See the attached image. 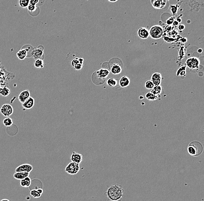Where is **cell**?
<instances>
[{
	"instance_id": "6da1fadb",
	"label": "cell",
	"mask_w": 204,
	"mask_h": 201,
	"mask_svg": "<svg viewBox=\"0 0 204 201\" xmlns=\"http://www.w3.org/2000/svg\"><path fill=\"white\" fill-rule=\"evenodd\" d=\"M124 191L121 185L116 184L107 189L105 194L109 201H121L124 195Z\"/></svg>"
},
{
	"instance_id": "7a4b0ae2",
	"label": "cell",
	"mask_w": 204,
	"mask_h": 201,
	"mask_svg": "<svg viewBox=\"0 0 204 201\" xmlns=\"http://www.w3.org/2000/svg\"><path fill=\"white\" fill-rule=\"evenodd\" d=\"M163 33H164L163 29L160 26L158 25H155L151 27L149 31L150 36L154 40H158L161 38L163 36Z\"/></svg>"
},
{
	"instance_id": "3957f363",
	"label": "cell",
	"mask_w": 204,
	"mask_h": 201,
	"mask_svg": "<svg viewBox=\"0 0 204 201\" xmlns=\"http://www.w3.org/2000/svg\"><path fill=\"white\" fill-rule=\"evenodd\" d=\"M186 67L191 70H198L200 66V61L197 57H188L185 61Z\"/></svg>"
},
{
	"instance_id": "277c9868",
	"label": "cell",
	"mask_w": 204,
	"mask_h": 201,
	"mask_svg": "<svg viewBox=\"0 0 204 201\" xmlns=\"http://www.w3.org/2000/svg\"><path fill=\"white\" fill-rule=\"evenodd\" d=\"M80 169V165L74 162H70L65 168V172L70 175H77Z\"/></svg>"
},
{
	"instance_id": "5b68a950",
	"label": "cell",
	"mask_w": 204,
	"mask_h": 201,
	"mask_svg": "<svg viewBox=\"0 0 204 201\" xmlns=\"http://www.w3.org/2000/svg\"><path fill=\"white\" fill-rule=\"evenodd\" d=\"M201 144L199 143H198V144H193V143H192L188 147V152L192 156H198L202 150V147H198V146H199Z\"/></svg>"
},
{
	"instance_id": "8992f818",
	"label": "cell",
	"mask_w": 204,
	"mask_h": 201,
	"mask_svg": "<svg viewBox=\"0 0 204 201\" xmlns=\"http://www.w3.org/2000/svg\"><path fill=\"white\" fill-rule=\"evenodd\" d=\"M1 113L5 117H9L12 115L13 109L9 104H4L0 108Z\"/></svg>"
},
{
	"instance_id": "52a82bcc",
	"label": "cell",
	"mask_w": 204,
	"mask_h": 201,
	"mask_svg": "<svg viewBox=\"0 0 204 201\" xmlns=\"http://www.w3.org/2000/svg\"><path fill=\"white\" fill-rule=\"evenodd\" d=\"M33 169V166L29 164H24L18 166L15 169V172H26L30 173Z\"/></svg>"
},
{
	"instance_id": "ba28073f",
	"label": "cell",
	"mask_w": 204,
	"mask_h": 201,
	"mask_svg": "<svg viewBox=\"0 0 204 201\" xmlns=\"http://www.w3.org/2000/svg\"><path fill=\"white\" fill-rule=\"evenodd\" d=\"M167 1L165 0H154L151 1V4L153 8L157 9H164L167 4Z\"/></svg>"
},
{
	"instance_id": "9c48e42d",
	"label": "cell",
	"mask_w": 204,
	"mask_h": 201,
	"mask_svg": "<svg viewBox=\"0 0 204 201\" xmlns=\"http://www.w3.org/2000/svg\"><path fill=\"white\" fill-rule=\"evenodd\" d=\"M110 71L107 69H100L96 71L95 74H96V76L100 78V79L102 80L103 82H105V78L109 75Z\"/></svg>"
},
{
	"instance_id": "30bf717a",
	"label": "cell",
	"mask_w": 204,
	"mask_h": 201,
	"mask_svg": "<svg viewBox=\"0 0 204 201\" xmlns=\"http://www.w3.org/2000/svg\"><path fill=\"white\" fill-rule=\"evenodd\" d=\"M30 97H31L30 91L29 90H24L19 95L18 99L21 103L23 104Z\"/></svg>"
},
{
	"instance_id": "8fae6325",
	"label": "cell",
	"mask_w": 204,
	"mask_h": 201,
	"mask_svg": "<svg viewBox=\"0 0 204 201\" xmlns=\"http://www.w3.org/2000/svg\"><path fill=\"white\" fill-rule=\"evenodd\" d=\"M82 158H83L82 155L80 153L73 152L71 155L70 159L71 162L80 165L81 162L82 161Z\"/></svg>"
},
{
	"instance_id": "7c38bea8",
	"label": "cell",
	"mask_w": 204,
	"mask_h": 201,
	"mask_svg": "<svg viewBox=\"0 0 204 201\" xmlns=\"http://www.w3.org/2000/svg\"><path fill=\"white\" fill-rule=\"evenodd\" d=\"M161 80H162V75L161 74L159 73H155L151 76V81L154 84V86L160 85Z\"/></svg>"
},
{
	"instance_id": "4fadbf2b",
	"label": "cell",
	"mask_w": 204,
	"mask_h": 201,
	"mask_svg": "<svg viewBox=\"0 0 204 201\" xmlns=\"http://www.w3.org/2000/svg\"><path fill=\"white\" fill-rule=\"evenodd\" d=\"M34 103H35L34 99L32 97H30L24 103L22 104V106L26 110H30L34 107Z\"/></svg>"
},
{
	"instance_id": "5bb4252c",
	"label": "cell",
	"mask_w": 204,
	"mask_h": 201,
	"mask_svg": "<svg viewBox=\"0 0 204 201\" xmlns=\"http://www.w3.org/2000/svg\"><path fill=\"white\" fill-rule=\"evenodd\" d=\"M138 36L142 39H147L150 34H149V31L145 27H140L137 31Z\"/></svg>"
},
{
	"instance_id": "9a60e30c",
	"label": "cell",
	"mask_w": 204,
	"mask_h": 201,
	"mask_svg": "<svg viewBox=\"0 0 204 201\" xmlns=\"http://www.w3.org/2000/svg\"><path fill=\"white\" fill-rule=\"evenodd\" d=\"M43 54V47H42L41 48V47H39L38 48L34 49V50L33 51V57L36 59H40V58L42 57V56Z\"/></svg>"
},
{
	"instance_id": "2e32d148",
	"label": "cell",
	"mask_w": 204,
	"mask_h": 201,
	"mask_svg": "<svg viewBox=\"0 0 204 201\" xmlns=\"http://www.w3.org/2000/svg\"><path fill=\"white\" fill-rule=\"evenodd\" d=\"M30 173H26V172H15L13 176L14 177V178H15L16 180H22L23 179H24L25 178L29 176Z\"/></svg>"
},
{
	"instance_id": "e0dca14e",
	"label": "cell",
	"mask_w": 204,
	"mask_h": 201,
	"mask_svg": "<svg viewBox=\"0 0 204 201\" xmlns=\"http://www.w3.org/2000/svg\"><path fill=\"white\" fill-rule=\"evenodd\" d=\"M43 193V189H32L30 192V194L34 198H39L41 197Z\"/></svg>"
},
{
	"instance_id": "ac0fdd59",
	"label": "cell",
	"mask_w": 204,
	"mask_h": 201,
	"mask_svg": "<svg viewBox=\"0 0 204 201\" xmlns=\"http://www.w3.org/2000/svg\"><path fill=\"white\" fill-rule=\"evenodd\" d=\"M31 178L29 177H27L25 178L24 179L20 180V184L21 187H22L23 188L30 187V186L31 185Z\"/></svg>"
},
{
	"instance_id": "d6986e66",
	"label": "cell",
	"mask_w": 204,
	"mask_h": 201,
	"mask_svg": "<svg viewBox=\"0 0 204 201\" xmlns=\"http://www.w3.org/2000/svg\"><path fill=\"white\" fill-rule=\"evenodd\" d=\"M130 84V80L126 76H123L119 80V85L122 88H126Z\"/></svg>"
},
{
	"instance_id": "ffe728a7",
	"label": "cell",
	"mask_w": 204,
	"mask_h": 201,
	"mask_svg": "<svg viewBox=\"0 0 204 201\" xmlns=\"http://www.w3.org/2000/svg\"><path fill=\"white\" fill-rule=\"evenodd\" d=\"M111 71L114 75H117L122 71V68L118 64H114L111 67Z\"/></svg>"
},
{
	"instance_id": "44dd1931",
	"label": "cell",
	"mask_w": 204,
	"mask_h": 201,
	"mask_svg": "<svg viewBox=\"0 0 204 201\" xmlns=\"http://www.w3.org/2000/svg\"><path fill=\"white\" fill-rule=\"evenodd\" d=\"M17 57L20 61H23L27 57V51L26 49H20L16 54Z\"/></svg>"
},
{
	"instance_id": "7402d4cb",
	"label": "cell",
	"mask_w": 204,
	"mask_h": 201,
	"mask_svg": "<svg viewBox=\"0 0 204 201\" xmlns=\"http://www.w3.org/2000/svg\"><path fill=\"white\" fill-rule=\"evenodd\" d=\"M162 91V88L161 86H154V88L152 89L151 92L153 93L154 95H155L157 97H158V98H159V96H160V95H161Z\"/></svg>"
},
{
	"instance_id": "603a6c76",
	"label": "cell",
	"mask_w": 204,
	"mask_h": 201,
	"mask_svg": "<svg viewBox=\"0 0 204 201\" xmlns=\"http://www.w3.org/2000/svg\"><path fill=\"white\" fill-rule=\"evenodd\" d=\"M11 93V91L9 89V88H8V87H4L3 88H2L1 90H0V95L2 96H4V97H6L8 96L9 94Z\"/></svg>"
},
{
	"instance_id": "cb8c5ba5",
	"label": "cell",
	"mask_w": 204,
	"mask_h": 201,
	"mask_svg": "<svg viewBox=\"0 0 204 201\" xmlns=\"http://www.w3.org/2000/svg\"><path fill=\"white\" fill-rule=\"evenodd\" d=\"M3 124L6 127H10L13 125V120L10 117H6L3 120Z\"/></svg>"
},
{
	"instance_id": "d4e9b609",
	"label": "cell",
	"mask_w": 204,
	"mask_h": 201,
	"mask_svg": "<svg viewBox=\"0 0 204 201\" xmlns=\"http://www.w3.org/2000/svg\"><path fill=\"white\" fill-rule=\"evenodd\" d=\"M107 83L108 85L110 86V87L114 88L117 85V81L114 78H110L107 81Z\"/></svg>"
},
{
	"instance_id": "484cf974",
	"label": "cell",
	"mask_w": 204,
	"mask_h": 201,
	"mask_svg": "<svg viewBox=\"0 0 204 201\" xmlns=\"http://www.w3.org/2000/svg\"><path fill=\"white\" fill-rule=\"evenodd\" d=\"M145 97L148 99V100H150V101H154V100H157V99H158V97H157L155 95H154L153 93H151V92H148L145 95Z\"/></svg>"
},
{
	"instance_id": "4316f807",
	"label": "cell",
	"mask_w": 204,
	"mask_h": 201,
	"mask_svg": "<svg viewBox=\"0 0 204 201\" xmlns=\"http://www.w3.org/2000/svg\"><path fill=\"white\" fill-rule=\"evenodd\" d=\"M34 67L37 68H43V61L42 59H37L34 62Z\"/></svg>"
},
{
	"instance_id": "83f0119b",
	"label": "cell",
	"mask_w": 204,
	"mask_h": 201,
	"mask_svg": "<svg viewBox=\"0 0 204 201\" xmlns=\"http://www.w3.org/2000/svg\"><path fill=\"white\" fill-rule=\"evenodd\" d=\"M29 0H20L19 1V4L20 6L22 8H27V6L29 5Z\"/></svg>"
},
{
	"instance_id": "f1b7e54d",
	"label": "cell",
	"mask_w": 204,
	"mask_h": 201,
	"mask_svg": "<svg viewBox=\"0 0 204 201\" xmlns=\"http://www.w3.org/2000/svg\"><path fill=\"white\" fill-rule=\"evenodd\" d=\"M145 86L147 89H153L154 88V85L151 80H148L146 82Z\"/></svg>"
},
{
	"instance_id": "f546056e",
	"label": "cell",
	"mask_w": 204,
	"mask_h": 201,
	"mask_svg": "<svg viewBox=\"0 0 204 201\" xmlns=\"http://www.w3.org/2000/svg\"><path fill=\"white\" fill-rule=\"evenodd\" d=\"M36 8H37V7L36 5H33L30 4H29V6H27V10H28V11H29L30 12H33L35 11L36 10Z\"/></svg>"
},
{
	"instance_id": "4dcf8cb0",
	"label": "cell",
	"mask_w": 204,
	"mask_h": 201,
	"mask_svg": "<svg viewBox=\"0 0 204 201\" xmlns=\"http://www.w3.org/2000/svg\"><path fill=\"white\" fill-rule=\"evenodd\" d=\"M170 9H171V12H172L173 15H176V13L177 11H178V6L177 5H171V6H170Z\"/></svg>"
},
{
	"instance_id": "1f68e13d",
	"label": "cell",
	"mask_w": 204,
	"mask_h": 201,
	"mask_svg": "<svg viewBox=\"0 0 204 201\" xmlns=\"http://www.w3.org/2000/svg\"><path fill=\"white\" fill-rule=\"evenodd\" d=\"M78 64H81L80 61H79V58H75L71 61V65L74 67H75Z\"/></svg>"
},
{
	"instance_id": "d6a6232c",
	"label": "cell",
	"mask_w": 204,
	"mask_h": 201,
	"mask_svg": "<svg viewBox=\"0 0 204 201\" xmlns=\"http://www.w3.org/2000/svg\"><path fill=\"white\" fill-rule=\"evenodd\" d=\"M186 69V66H182V67L179 68L178 69V70L176 72V75L177 76H179V74L182 71H184V70H185Z\"/></svg>"
},
{
	"instance_id": "836d02e7",
	"label": "cell",
	"mask_w": 204,
	"mask_h": 201,
	"mask_svg": "<svg viewBox=\"0 0 204 201\" xmlns=\"http://www.w3.org/2000/svg\"><path fill=\"white\" fill-rule=\"evenodd\" d=\"M174 21H175V18L173 17H171L168 19L167 20V25H171L173 24Z\"/></svg>"
},
{
	"instance_id": "e575fe53",
	"label": "cell",
	"mask_w": 204,
	"mask_h": 201,
	"mask_svg": "<svg viewBox=\"0 0 204 201\" xmlns=\"http://www.w3.org/2000/svg\"><path fill=\"white\" fill-rule=\"evenodd\" d=\"M38 2V0H31V1H29V4H31V5H36V4Z\"/></svg>"
},
{
	"instance_id": "d590c367",
	"label": "cell",
	"mask_w": 204,
	"mask_h": 201,
	"mask_svg": "<svg viewBox=\"0 0 204 201\" xmlns=\"http://www.w3.org/2000/svg\"><path fill=\"white\" fill-rule=\"evenodd\" d=\"M82 64H78V65H77L75 67H74L76 70H81V68H82Z\"/></svg>"
},
{
	"instance_id": "8d00e7d4",
	"label": "cell",
	"mask_w": 204,
	"mask_h": 201,
	"mask_svg": "<svg viewBox=\"0 0 204 201\" xmlns=\"http://www.w3.org/2000/svg\"><path fill=\"white\" fill-rule=\"evenodd\" d=\"M178 29L179 30H183L185 29V26L183 25H180L179 26H178Z\"/></svg>"
},
{
	"instance_id": "74e56055",
	"label": "cell",
	"mask_w": 204,
	"mask_h": 201,
	"mask_svg": "<svg viewBox=\"0 0 204 201\" xmlns=\"http://www.w3.org/2000/svg\"><path fill=\"white\" fill-rule=\"evenodd\" d=\"M185 74H186V71L185 70H184V71H182L179 74V76H182V77H185Z\"/></svg>"
},
{
	"instance_id": "f35d334b",
	"label": "cell",
	"mask_w": 204,
	"mask_h": 201,
	"mask_svg": "<svg viewBox=\"0 0 204 201\" xmlns=\"http://www.w3.org/2000/svg\"><path fill=\"white\" fill-rule=\"evenodd\" d=\"M201 45H202V46H201V49H202V54H203V55H204V41H203V42H202V43H201Z\"/></svg>"
},
{
	"instance_id": "ab89813d",
	"label": "cell",
	"mask_w": 204,
	"mask_h": 201,
	"mask_svg": "<svg viewBox=\"0 0 204 201\" xmlns=\"http://www.w3.org/2000/svg\"><path fill=\"white\" fill-rule=\"evenodd\" d=\"M173 26H178V25H179V23L176 21V20H175L174 21V22H173Z\"/></svg>"
},
{
	"instance_id": "60d3db41",
	"label": "cell",
	"mask_w": 204,
	"mask_h": 201,
	"mask_svg": "<svg viewBox=\"0 0 204 201\" xmlns=\"http://www.w3.org/2000/svg\"><path fill=\"white\" fill-rule=\"evenodd\" d=\"M178 23H179V22H182V20H181V19L179 18H178L177 19V20H176Z\"/></svg>"
},
{
	"instance_id": "b9f144b4",
	"label": "cell",
	"mask_w": 204,
	"mask_h": 201,
	"mask_svg": "<svg viewBox=\"0 0 204 201\" xmlns=\"http://www.w3.org/2000/svg\"><path fill=\"white\" fill-rule=\"evenodd\" d=\"M109 1L112 3V2H117V0H115V1H110V0H109Z\"/></svg>"
},
{
	"instance_id": "7bdbcfd3",
	"label": "cell",
	"mask_w": 204,
	"mask_h": 201,
	"mask_svg": "<svg viewBox=\"0 0 204 201\" xmlns=\"http://www.w3.org/2000/svg\"><path fill=\"white\" fill-rule=\"evenodd\" d=\"M10 201L9 200H8V199H1V201Z\"/></svg>"
}]
</instances>
